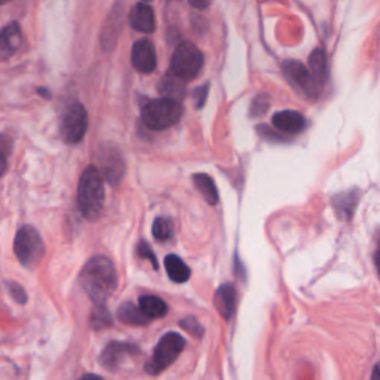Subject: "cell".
I'll return each instance as SVG.
<instances>
[{"mask_svg":"<svg viewBox=\"0 0 380 380\" xmlns=\"http://www.w3.org/2000/svg\"><path fill=\"white\" fill-rule=\"evenodd\" d=\"M189 5L196 8V9H205L210 6V2H196V0H190Z\"/></svg>","mask_w":380,"mask_h":380,"instance_id":"31","label":"cell"},{"mask_svg":"<svg viewBox=\"0 0 380 380\" xmlns=\"http://www.w3.org/2000/svg\"><path fill=\"white\" fill-rule=\"evenodd\" d=\"M91 325L95 330H103L112 325V317L108 314V310L104 308V305H97V308L92 310Z\"/></svg>","mask_w":380,"mask_h":380,"instance_id":"23","label":"cell"},{"mask_svg":"<svg viewBox=\"0 0 380 380\" xmlns=\"http://www.w3.org/2000/svg\"><path fill=\"white\" fill-rule=\"evenodd\" d=\"M129 23L134 30L146 34L153 33L156 29V21L152 6H148L146 4L135 5L129 12Z\"/></svg>","mask_w":380,"mask_h":380,"instance_id":"12","label":"cell"},{"mask_svg":"<svg viewBox=\"0 0 380 380\" xmlns=\"http://www.w3.org/2000/svg\"><path fill=\"white\" fill-rule=\"evenodd\" d=\"M139 254L143 257V259H148L152 262L153 267L158 269V260H156V255L152 253V248L151 246L146 241H141L140 246H139Z\"/></svg>","mask_w":380,"mask_h":380,"instance_id":"29","label":"cell"},{"mask_svg":"<svg viewBox=\"0 0 380 380\" xmlns=\"http://www.w3.org/2000/svg\"><path fill=\"white\" fill-rule=\"evenodd\" d=\"M312 84L319 92L324 87L325 79H327V57H325V52L321 48H317L314 52L310 53L309 57V67H306Z\"/></svg>","mask_w":380,"mask_h":380,"instance_id":"15","label":"cell"},{"mask_svg":"<svg viewBox=\"0 0 380 380\" xmlns=\"http://www.w3.org/2000/svg\"><path fill=\"white\" fill-rule=\"evenodd\" d=\"M139 308L148 319L162 318V317H165L167 312H168L167 303L162 300L160 297H156V296H143V297H140Z\"/></svg>","mask_w":380,"mask_h":380,"instance_id":"18","label":"cell"},{"mask_svg":"<svg viewBox=\"0 0 380 380\" xmlns=\"http://www.w3.org/2000/svg\"><path fill=\"white\" fill-rule=\"evenodd\" d=\"M194 183L199 190L202 198L207 201V203H210V205H217V202H219V192H217L215 183L208 174H195Z\"/></svg>","mask_w":380,"mask_h":380,"instance_id":"20","label":"cell"},{"mask_svg":"<svg viewBox=\"0 0 380 380\" xmlns=\"http://www.w3.org/2000/svg\"><path fill=\"white\" fill-rule=\"evenodd\" d=\"M372 380H380V379H379V367H377V365H376V367H374V372H373Z\"/></svg>","mask_w":380,"mask_h":380,"instance_id":"33","label":"cell"},{"mask_svg":"<svg viewBox=\"0 0 380 380\" xmlns=\"http://www.w3.org/2000/svg\"><path fill=\"white\" fill-rule=\"evenodd\" d=\"M13 251L24 267L33 269L44 259L45 243L33 226H23L13 241Z\"/></svg>","mask_w":380,"mask_h":380,"instance_id":"4","label":"cell"},{"mask_svg":"<svg viewBox=\"0 0 380 380\" xmlns=\"http://www.w3.org/2000/svg\"><path fill=\"white\" fill-rule=\"evenodd\" d=\"M118 317L122 322L129 324V325H146L151 322L143 312L140 310L139 306H135L134 303H124L119 310H118Z\"/></svg>","mask_w":380,"mask_h":380,"instance_id":"21","label":"cell"},{"mask_svg":"<svg viewBox=\"0 0 380 380\" xmlns=\"http://www.w3.org/2000/svg\"><path fill=\"white\" fill-rule=\"evenodd\" d=\"M88 128L87 108L80 103H73L65 108L61 118L60 134L67 144H77L85 137Z\"/></svg>","mask_w":380,"mask_h":380,"instance_id":"7","label":"cell"},{"mask_svg":"<svg viewBox=\"0 0 380 380\" xmlns=\"http://www.w3.org/2000/svg\"><path fill=\"white\" fill-rule=\"evenodd\" d=\"M79 281L92 302L104 305L116 290L118 274L113 263L107 257L95 255L84 266Z\"/></svg>","mask_w":380,"mask_h":380,"instance_id":"1","label":"cell"},{"mask_svg":"<svg viewBox=\"0 0 380 380\" xmlns=\"http://www.w3.org/2000/svg\"><path fill=\"white\" fill-rule=\"evenodd\" d=\"M183 106L179 100L162 97L143 106L141 120L151 129H167L177 124L183 116Z\"/></svg>","mask_w":380,"mask_h":380,"instance_id":"3","label":"cell"},{"mask_svg":"<svg viewBox=\"0 0 380 380\" xmlns=\"http://www.w3.org/2000/svg\"><path fill=\"white\" fill-rule=\"evenodd\" d=\"M184 346L186 341L179 333L171 331L162 336L159 343L155 348L152 358L146 364V372L148 374H159L160 372H164L179 358Z\"/></svg>","mask_w":380,"mask_h":380,"instance_id":"5","label":"cell"},{"mask_svg":"<svg viewBox=\"0 0 380 380\" xmlns=\"http://www.w3.org/2000/svg\"><path fill=\"white\" fill-rule=\"evenodd\" d=\"M207 91H208V85H205V87H203V88H199L196 92L199 94L198 95V103H196V106H198V108H201L202 106H203V103H205V99H207Z\"/></svg>","mask_w":380,"mask_h":380,"instance_id":"30","label":"cell"},{"mask_svg":"<svg viewBox=\"0 0 380 380\" xmlns=\"http://www.w3.org/2000/svg\"><path fill=\"white\" fill-rule=\"evenodd\" d=\"M180 324H182V327H183L187 333L192 334V336H195V337H198V338L203 336V327L198 322L196 318H194V317H187V318H184Z\"/></svg>","mask_w":380,"mask_h":380,"instance_id":"28","label":"cell"},{"mask_svg":"<svg viewBox=\"0 0 380 380\" xmlns=\"http://www.w3.org/2000/svg\"><path fill=\"white\" fill-rule=\"evenodd\" d=\"M137 350H139L137 348L129 345V343L113 342V343H110L104 349L103 355H101V362H103L104 367L113 369V367H116V365L119 364V361L124 358L125 355L135 354Z\"/></svg>","mask_w":380,"mask_h":380,"instance_id":"16","label":"cell"},{"mask_svg":"<svg viewBox=\"0 0 380 380\" xmlns=\"http://www.w3.org/2000/svg\"><path fill=\"white\" fill-rule=\"evenodd\" d=\"M82 380H103L100 376H95V374H85L82 377Z\"/></svg>","mask_w":380,"mask_h":380,"instance_id":"32","label":"cell"},{"mask_svg":"<svg viewBox=\"0 0 380 380\" xmlns=\"http://www.w3.org/2000/svg\"><path fill=\"white\" fill-rule=\"evenodd\" d=\"M153 236L164 242L172 238L174 235V229H172V223L168 219H164V217H158V219L153 222V227H152Z\"/></svg>","mask_w":380,"mask_h":380,"instance_id":"24","label":"cell"},{"mask_svg":"<svg viewBox=\"0 0 380 380\" xmlns=\"http://www.w3.org/2000/svg\"><path fill=\"white\" fill-rule=\"evenodd\" d=\"M214 305L224 319H230L236 308V290L232 284H223L214 296Z\"/></svg>","mask_w":380,"mask_h":380,"instance_id":"14","label":"cell"},{"mask_svg":"<svg viewBox=\"0 0 380 380\" xmlns=\"http://www.w3.org/2000/svg\"><path fill=\"white\" fill-rule=\"evenodd\" d=\"M104 180L97 167H88L80 175L77 187V205L88 220H97L104 207Z\"/></svg>","mask_w":380,"mask_h":380,"instance_id":"2","label":"cell"},{"mask_svg":"<svg viewBox=\"0 0 380 380\" xmlns=\"http://www.w3.org/2000/svg\"><path fill=\"white\" fill-rule=\"evenodd\" d=\"M132 65L141 73H152L156 69V51L151 40L141 39L135 42L131 52Z\"/></svg>","mask_w":380,"mask_h":380,"instance_id":"9","label":"cell"},{"mask_svg":"<svg viewBox=\"0 0 380 380\" xmlns=\"http://www.w3.org/2000/svg\"><path fill=\"white\" fill-rule=\"evenodd\" d=\"M21 29L18 23H11L0 30V61L11 58L21 45Z\"/></svg>","mask_w":380,"mask_h":380,"instance_id":"13","label":"cell"},{"mask_svg":"<svg viewBox=\"0 0 380 380\" xmlns=\"http://www.w3.org/2000/svg\"><path fill=\"white\" fill-rule=\"evenodd\" d=\"M282 72L284 76L287 77L289 82L298 91H302L308 97H317L319 94L317 88L314 87L309 76V72L306 69V65L302 64L300 61L296 60H287L282 64Z\"/></svg>","mask_w":380,"mask_h":380,"instance_id":"8","label":"cell"},{"mask_svg":"<svg viewBox=\"0 0 380 380\" xmlns=\"http://www.w3.org/2000/svg\"><path fill=\"white\" fill-rule=\"evenodd\" d=\"M203 65L202 52L190 42H183L175 48L171 58L172 75L182 80L194 79L199 75Z\"/></svg>","mask_w":380,"mask_h":380,"instance_id":"6","label":"cell"},{"mask_svg":"<svg viewBox=\"0 0 380 380\" xmlns=\"http://www.w3.org/2000/svg\"><path fill=\"white\" fill-rule=\"evenodd\" d=\"M272 125L285 134H300L306 127V118L296 110H282L274 115Z\"/></svg>","mask_w":380,"mask_h":380,"instance_id":"10","label":"cell"},{"mask_svg":"<svg viewBox=\"0 0 380 380\" xmlns=\"http://www.w3.org/2000/svg\"><path fill=\"white\" fill-rule=\"evenodd\" d=\"M270 107V97L267 94H259L254 99L250 107V116L251 118H260L263 116Z\"/></svg>","mask_w":380,"mask_h":380,"instance_id":"25","label":"cell"},{"mask_svg":"<svg viewBox=\"0 0 380 380\" xmlns=\"http://www.w3.org/2000/svg\"><path fill=\"white\" fill-rule=\"evenodd\" d=\"M183 91H184V80L179 79L177 76H174L172 73L162 80L160 92L164 94V99L177 100L175 97H177V95H182Z\"/></svg>","mask_w":380,"mask_h":380,"instance_id":"22","label":"cell"},{"mask_svg":"<svg viewBox=\"0 0 380 380\" xmlns=\"http://www.w3.org/2000/svg\"><path fill=\"white\" fill-rule=\"evenodd\" d=\"M333 207L337 213V217L342 220H349L352 214L355 211L358 203V194L357 190H350V192H343L341 195H336L331 201Z\"/></svg>","mask_w":380,"mask_h":380,"instance_id":"17","label":"cell"},{"mask_svg":"<svg viewBox=\"0 0 380 380\" xmlns=\"http://www.w3.org/2000/svg\"><path fill=\"white\" fill-rule=\"evenodd\" d=\"M12 141L8 135H0V177L8 170V156L11 153Z\"/></svg>","mask_w":380,"mask_h":380,"instance_id":"26","label":"cell"},{"mask_svg":"<svg viewBox=\"0 0 380 380\" xmlns=\"http://www.w3.org/2000/svg\"><path fill=\"white\" fill-rule=\"evenodd\" d=\"M125 172V164L122 156L116 152H110L107 148L106 153H101V177L112 186H116L122 175Z\"/></svg>","mask_w":380,"mask_h":380,"instance_id":"11","label":"cell"},{"mask_svg":"<svg viewBox=\"0 0 380 380\" xmlns=\"http://www.w3.org/2000/svg\"><path fill=\"white\" fill-rule=\"evenodd\" d=\"M6 289H8L9 294L12 296L13 300H15L17 303L24 305L27 302V293L20 284L13 282V281H6Z\"/></svg>","mask_w":380,"mask_h":380,"instance_id":"27","label":"cell"},{"mask_svg":"<svg viewBox=\"0 0 380 380\" xmlns=\"http://www.w3.org/2000/svg\"><path fill=\"white\" fill-rule=\"evenodd\" d=\"M165 269L170 279L177 284H183L190 278V269L180 257L175 254H170L165 257Z\"/></svg>","mask_w":380,"mask_h":380,"instance_id":"19","label":"cell"}]
</instances>
